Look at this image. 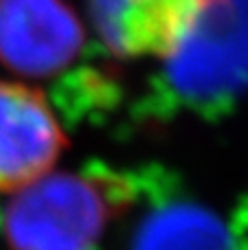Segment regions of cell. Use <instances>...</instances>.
Listing matches in <instances>:
<instances>
[{"mask_svg":"<svg viewBox=\"0 0 248 250\" xmlns=\"http://www.w3.org/2000/svg\"><path fill=\"white\" fill-rule=\"evenodd\" d=\"M211 0H88L101 42L121 57L169 60L191 38Z\"/></svg>","mask_w":248,"mask_h":250,"instance_id":"cell-4","label":"cell"},{"mask_svg":"<svg viewBox=\"0 0 248 250\" xmlns=\"http://www.w3.org/2000/svg\"><path fill=\"white\" fill-rule=\"evenodd\" d=\"M86 31L66 0H0V62L22 77H53L79 57Z\"/></svg>","mask_w":248,"mask_h":250,"instance_id":"cell-2","label":"cell"},{"mask_svg":"<svg viewBox=\"0 0 248 250\" xmlns=\"http://www.w3.org/2000/svg\"><path fill=\"white\" fill-rule=\"evenodd\" d=\"M66 134L46 95L0 79V193H13L53 171Z\"/></svg>","mask_w":248,"mask_h":250,"instance_id":"cell-3","label":"cell"},{"mask_svg":"<svg viewBox=\"0 0 248 250\" xmlns=\"http://www.w3.org/2000/svg\"><path fill=\"white\" fill-rule=\"evenodd\" d=\"M9 195V250H95L112 217L108 189L83 173L53 169Z\"/></svg>","mask_w":248,"mask_h":250,"instance_id":"cell-1","label":"cell"},{"mask_svg":"<svg viewBox=\"0 0 248 250\" xmlns=\"http://www.w3.org/2000/svg\"><path fill=\"white\" fill-rule=\"evenodd\" d=\"M227 230L211 213L169 207L154 213L139 230L134 250H228Z\"/></svg>","mask_w":248,"mask_h":250,"instance_id":"cell-5","label":"cell"}]
</instances>
